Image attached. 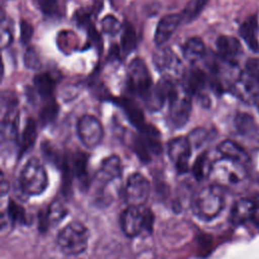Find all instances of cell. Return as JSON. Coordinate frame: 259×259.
<instances>
[{
  "instance_id": "cell-21",
  "label": "cell",
  "mask_w": 259,
  "mask_h": 259,
  "mask_svg": "<svg viewBox=\"0 0 259 259\" xmlns=\"http://www.w3.org/2000/svg\"><path fill=\"white\" fill-rule=\"evenodd\" d=\"M183 57L189 63H195L200 60L205 54V48L203 41L196 36L190 37L186 40L182 49Z\"/></svg>"
},
{
  "instance_id": "cell-40",
  "label": "cell",
  "mask_w": 259,
  "mask_h": 259,
  "mask_svg": "<svg viewBox=\"0 0 259 259\" xmlns=\"http://www.w3.org/2000/svg\"><path fill=\"white\" fill-rule=\"evenodd\" d=\"M254 221H255V223H256V225L258 226V228H259V209L257 210V212H256V214H255V217H254V219H253Z\"/></svg>"
},
{
  "instance_id": "cell-41",
  "label": "cell",
  "mask_w": 259,
  "mask_h": 259,
  "mask_svg": "<svg viewBox=\"0 0 259 259\" xmlns=\"http://www.w3.org/2000/svg\"><path fill=\"white\" fill-rule=\"evenodd\" d=\"M256 104H257V105H258V108H259V100H258V101H257V102H256Z\"/></svg>"
},
{
  "instance_id": "cell-17",
  "label": "cell",
  "mask_w": 259,
  "mask_h": 259,
  "mask_svg": "<svg viewBox=\"0 0 259 259\" xmlns=\"http://www.w3.org/2000/svg\"><path fill=\"white\" fill-rule=\"evenodd\" d=\"M122 173V166L121 161L118 156L112 155L106 158L97 173V179L103 184H108L118 180Z\"/></svg>"
},
{
  "instance_id": "cell-10",
  "label": "cell",
  "mask_w": 259,
  "mask_h": 259,
  "mask_svg": "<svg viewBox=\"0 0 259 259\" xmlns=\"http://www.w3.org/2000/svg\"><path fill=\"white\" fill-rule=\"evenodd\" d=\"M77 131L81 142L88 149L98 146L103 138L102 125L93 115L82 116L78 121Z\"/></svg>"
},
{
  "instance_id": "cell-2",
  "label": "cell",
  "mask_w": 259,
  "mask_h": 259,
  "mask_svg": "<svg viewBox=\"0 0 259 259\" xmlns=\"http://www.w3.org/2000/svg\"><path fill=\"white\" fill-rule=\"evenodd\" d=\"M89 232L80 222H71L66 225L57 236V243L61 251L68 256L80 255L88 247Z\"/></svg>"
},
{
  "instance_id": "cell-16",
  "label": "cell",
  "mask_w": 259,
  "mask_h": 259,
  "mask_svg": "<svg viewBox=\"0 0 259 259\" xmlns=\"http://www.w3.org/2000/svg\"><path fill=\"white\" fill-rule=\"evenodd\" d=\"M153 59L158 70L165 73L164 76L172 77L173 74H178L181 63L171 50L162 49L154 55Z\"/></svg>"
},
{
  "instance_id": "cell-18",
  "label": "cell",
  "mask_w": 259,
  "mask_h": 259,
  "mask_svg": "<svg viewBox=\"0 0 259 259\" xmlns=\"http://www.w3.org/2000/svg\"><path fill=\"white\" fill-rule=\"evenodd\" d=\"M218 150L225 158L240 162L242 164H245L250 160V157L248 156L244 148L231 140L223 141L218 146Z\"/></svg>"
},
{
  "instance_id": "cell-15",
  "label": "cell",
  "mask_w": 259,
  "mask_h": 259,
  "mask_svg": "<svg viewBox=\"0 0 259 259\" xmlns=\"http://www.w3.org/2000/svg\"><path fill=\"white\" fill-rule=\"evenodd\" d=\"M215 44L220 58L229 64L235 63L242 53L241 44L234 36L221 35Z\"/></svg>"
},
{
  "instance_id": "cell-1",
  "label": "cell",
  "mask_w": 259,
  "mask_h": 259,
  "mask_svg": "<svg viewBox=\"0 0 259 259\" xmlns=\"http://www.w3.org/2000/svg\"><path fill=\"white\" fill-rule=\"evenodd\" d=\"M225 206V196L219 185H208L199 189L192 197L193 213L202 220H212Z\"/></svg>"
},
{
  "instance_id": "cell-4",
  "label": "cell",
  "mask_w": 259,
  "mask_h": 259,
  "mask_svg": "<svg viewBox=\"0 0 259 259\" xmlns=\"http://www.w3.org/2000/svg\"><path fill=\"white\" fill-rule=\"evenodd\" d=\"M154 214L150 208L128 205L120 215V227L126 237L135 238L143 232L153 229Z\"/></svg>"
},
{
  "instance_id": "cell-22",
  "label": "cell",
  "mask_w": 259,
  "mask_h": 259,
  "mask_svg": "<svg viewBox=\"0 0 259 259\" xmlns=\"http://www.w3.org/2000/svg\"><path fill=\"white\" fill-rule=\"evenodd\" d=\"M33 83H34L37 93L42 98H46V99L52 98L56 82L50 74L40 73V74L35 75V77L33 79Z\"/></svg>"
},
{
  "instance_id": "cell-8",
  "label": "cell",
  "mask_w": 259,
  "mask_h": 259,
  "mask_svg": "<svg viewBox=\"0 0 259 259\" xmlns=\"http://www.w3.org/2000/svg\"><path fill=\"white\" fill-rule=\"evenodd\" d=\"M127 77L131 89L141 96H144L153 87L148 67L141 58H136L130 63Z\"/></svg>"
},
{
  "instance_id": "cell-39",
  "label": "cell",
  "mask_w": 259,
  "mask_h": 259,
  "mask_svg": "<svg viewBox=\"0 0 259 259\" xmlns=\"http://www.w3.org/2000/svg\"><path fill=\"white\" fill-rule=\"evenodd\" d=\"M9 186H8V183L5 181V179L2 177V180H1V194L4 195L5 192L8 190Z\"/></svg>"
},
{
  "instance_id": "cell-7",
  "label": "cell",
  "mask_w": 259,
  "mask_h": 259,
  "mask_svg": "<svg viewBox=\"0 0 259 259\" xmlns=\"http://www.w3.org/2000/svg\"><path fill=\"white\" fill-rule=\"evenodd\" d=\"M150 191L149 180L141 173H134L127 178L123 189V197L128 205L143 206L150 196Z\"/></svg>"
},
{
  "instance_id": "cell-5",
  "label": "cell",
  "mask_w": 259,
  "mask_h": 259,
  "mask_svg": "<svg viewBox=\"0 0 259 259\" xmlns=\"http://www.w3.org/2000/svg\"><path fill=\"white\" fill-rule=\"evenodd\" d=\"M19 183L22 191L28 195H37L46 190L49 183L48 174L36 158L26 162L20 173Z\"/></svg>"
},
{
  "instance_id": "cell-6",
  "label": "cell",
  "mask_w": 259,
  "mask_h": 259,
  "mask_svg": "<svg viewBox=\"0 0 259 259\" xmlns=\"http://www.w3.org/2000/svg\"><path fill=\"white\" fill-rule=\"evenodd\" d=\"M247 175L244 164L222 158L211 164L209 176L219 185H231L241 182Z\"/></svg>"
},
{
  "instance_id": "cell-14",
  "label": "cell",
  "mask_w": 259,
  "mask_h": 259,
  "mask_svg": "<svg viewBox=\"0 0 259 259\" xmlns=\"http://www.w3.org/2000/svg\"><path fill=\"white\" fill-rule=\"evenodd\" d=\"M182 21L180 14L172 13L163 16L156 28L155 32V42L157 46L164 45L175 32L177 27Z\"/></svg>"
},
{
  "instance_id": "cell-33",
  "label": "cell",
  "mask_w": 259,
  "mask_h": 259,
  "mask_svg": "<svg viewBox=\"0 0 259 259\" xmlns=\"http://www.w3.org/2000/svg\"><path fill=\"white\" fill-rule=\"evenodd\" d=\"M23 61H24V65L31 70H37L41 65L38 54L34 48H28L25 51L23 56Z\"/></svg>"
},
{
  "instance_id": "cell-19",
  "label": "cell",
  "mask_w": 259,
  "mask_h": 259,
  "mask_svg": "<svg viewBox=\"0 0 259 259\" xmlns=\"http://www.w3.org/2000/svg\"><path fill=\"white\" fill-rule=\"evenodd\" d=\"M241 37L248 45V47L253 51H258L259 44L257 38L258 33V23L256 16H251L247 18L241 25L239 29Z\"/></svg>"
},
{
  "instance_id": "cell-32",
  "label": "cell",
  "mask_w": 259,
  "mask_h": 259,
  "mask_svg": "<svg viewBox=\"0 0 259 259\" xmlns=\"http://www.w3.org/2000/svg\"><path fill=\"white\" fill-rule=\"evenodd\" d=\"M86 164H87V157L83 153H77L73 156L72 165L74 173L81 179L86 175Z\"/></svg>"
},
{
  "instance_id": "cell-29",
  "label": "cell",
  "mask_w": 259,
  "mask_h": 259,
  "mask_svg": "<svg viewBox=\"0 0 259 259\" xmlns=\"http://www.w3.org/2000/svg\"><path fill=\"white\" fill-rule=\"evenodd\" d=\"M68 210L66 206L60 201H54L48 209L47 222L51 225H56L60 223L67 214Z\"/></svg>"
},
{
  "instance_id": "cell-13",
  "label": "cell",
  "mask_w": 259,
  "mask_h": 259,
  "mask_svg": "<svg viewBox=\"0 0 259 259\" xmlns=\"http://www.w3.org/2000/svg\"><path fill=\"white\" fill-rule=\"evenodd\" d=\"M208 78L206 74L198 69L192 68L188 71L184 72L183 80H182V88L191 96V95H198L199 98L205 96L203 90L205 89L206 85L208 84Z\"/></svg>"
},
{
  "instance_id": "cell-12",
  "label": "cell",
  "mask_w": 259,
  "mask_h": 259,
  "mask_svg": "<svg viewBox=\"0 0 259 259\" xmlns=\"http://www.w3.org/2000/svg\"><path fill=\"white\" fill-rule=\"evenodd\" d=\"M259 209V195L251 198H241L235 202L230 213V221L233 225H242L253 220Z\"/></svg>"
},
{
  "instance_id": "cell-28",
  "label": "cell",
  "mask_w": 259,
  "mask_h": 259,
  "mask_svg": "<svg viewBox=\"0 0 259 259\" xmlns=\"http://www.w3.org/2000/svg\"><path fill=\"white\" fill-rule=\"evenodd\" d=\"M210 168H211V164L208 161L207 154L203 153V154L199 155L197 157V159L195 160V162L193 164L192 172L197 180H201L205 176H207V175L209 176Z\"/></svg>"
},
{
  "instance_id": "cell-38",
  "label": "cell",
  "mask_w": 259,
  "mask_h": 259,
  "mask_svg": "<svg viewBox=\"0 0 259 259\" xmlns=\"http://www.w3.org/2000/svg\"><path fill=\"white\" fill-rule=\"evenodd\" d=\"M12 40V35H11V32L8 28H4L2 26V31H1V47L4 49L6 48L7 46L10 45Z\"/></svg>"
},
{
  "instance_id": "cell-24",
  "label": "cell",
  "mask_w": 259,
  "mask_h": 259,
  "mask_svg": "<svg viewBox=\"0 0 259 259\" xmlns=\"http://www.w3.org/2000/svg\"><path fill=\"white\" fill-rule=\"evenodd\" d=\"M36 122L33 118L29 117L26 120L25 127L23 130L21 144H20V154L26 153L35 143L36 140Z\"/></svg>"
},
{
  "instance_id": "cell-31",
  "label": "cell",
  "mask_w": 259,
  "mask_h": 259,
  "mask_svg": "<svg viewBox=\"0 0 259 259\" xmlns=\"http://www.w3.org/2000/svg\"><path fill=\"white\" fill-rule=\"evenodd\" d=\"M102 30L109 35H114L118 33L121 29V24L119 20L113 15H106L101 21Z\"/></svg>"
},
{
  "instance_id": "cell-34",
  "label": "cell",
  "mask_w": 259,
  "mask_h": 259,
  "mask_svg": "<svg viewBox=\"0 0 259 259\" xmlns=\"http://www.w3.org/2000/svg\"><path fill=\"white\" fill-rule=\"evenodd\" d=\"M39 9L48 16H56L59 14V6L57 0H36Z\"/></svg>"
},
{
  "instance_id": "cell-3",
  "label": "cell",
  "mask_w": 259,
  "mask_h": 259,
  "mask_svg": "<svg viewBox=\"0 0 259 259\" xmlns=\"http://www.w3.org/2000/svg\"><path fill=\"white\" fill-rule=\"evenodd\" d=\"M235 94L245 102L259 100V60L250 59L233 84Z\"/></svg>"
},
{
  "instance_id": "cell-36",
  "label": "cell",
  "mask_w": 259,
  "mask_h": 259,
  "mask_svg": "<svg viewBox=\"0 0 259 259\" xmlns=\"http://www.w3.org/2000/svg\"><path fill=\"white\" fill-rule=\"evenodd\" d=\"M33 28L30 23H28L26 20L20 21V40L22 44H27L32 36Z\"/></svg>"
},
{
  "instance_id": "cell-20",
  "label": "cell",
  "mask_w": 259,
  "mask_h": 259,
  "mask_svg": "<svg viewBox=\"0 0 259 259\" xmlns=\"http://www.w3.org/2000/svg\"><path fill=\"white\" fill-rule=\"evenodd\" d=\"M117 103L122 107L128 120L134 126H136L140 132L145 128V126L148 123L145 121L143 111L132 100H128L126 98H121L117 100Z\"/></svg>"
},
{
  "instance_id": "cell-37",
  "label": "cell",
  "mask_w": 259,
  "mask_h": 259,
  "mask_svg": "<svg viewBox=\"0 0 259 259\" xmlns=\"http://www.w3.org/2000/svg\"><path fill=\"white\" fill-rule=\"evenodd\" d=\"M249 163L251 165V169L253 171V174L257 181L259 182V150L255 151L252 156L250 157Z\"/></svg>"
},
{
  "instance_id": "cell-25",
  "label": "cell",
  "mask_w": 259,
  "mask_h": 259,
  "mask_svg": "<svg viewBox=\"0 0 259 259\" xmlns=\"http://www.w3.org/2000/svg\"><path fill=\"white\" fill-rule=\"evenodd\" d=\"M137 33L131 23L125 22L121 36V52L124 55L131 54L137 47Z\"/></svg>"
},
{
  "instance_id": "cell-23",
  "label": "cell",
  "mask_w": 259,
  "mask_h": 259,
  "mask_svg": "<svg viewBox=\"0 0 259 259\" xmlns=\"http://www.w3.org/2000/svg\"><path fill=\"white\" fill-rule=\"evenodd\" d=\"M208 1L209 0H189L180 13L182 21L189 23L195 20L205 8Z\"/></svg>"
},
{
  "instance_id": "cell-11",
  "label": "cell",
  "mask_w": 259,
  "mask_h": 259,
  "mask_svg": "<svg viewBox=\"0 0 259 259\" xmlns=\"http://www.w3.org/2000/svg\"><path fill=\"white\" fill-rule=\"evenodd\" d=\"M191 147L188 138L185 137H178L169 142L168 155L179 173H184L188 170Z\"/></svg>"
},
{
  "instance_id": "cell-27",
  "label": "cell",
  "mask_w": 259,
  "mask_h": 259,
  "mask_svg": "<svg viewBox=\"0 0 259 259\" xmlns=\"http://www.w3.org/2000/svg\"><path fill=\"white\" fill-rule=\"evenodd\" d=\"M133 149L143 162H149L151 160V154L153 153L148 141L143 135L140 134L134 138Z\"/></svg>"
},
{
  "instance_id": "cell-9",
  "label": "cell",
  "mask_w": 259,
  "mask_h": 259,
  "mask_svg": "<svg viewBox=\"0 0 259 259\" xmlns=\"http://www.w3.org/2000/svg\"><path fill=\"white\" fill-rule=\"evenodd\" d=\"M169 115L176 127H182L189 119L191 112V96L183 89H178L169 100Z\"/></svg>"
},
{
  "instance_id": "cell-30",
  "label": "cell",
  "mask_w": 259,
  "mask_h": 259,
  "mask_svg": "<svg viewBox=\"0 0 259 259\" xmlns=\"http://www.w3.org/2000/svg\"><path fill=\"white\" fill-rule=\"evenodd\" d=\"M58 108H59L58 104L56 103V101L53 98L48 99L47 103L42 106V108L39 112V117H40L41 122L44 124H46V123L53 121L54 118L58 114Z\"/></svg>"
},
{
  "instance_id": "cell-35",
  "label": "cell",
  "mask_w": 259,
  "mask_h": 259,
  "mask_svg": "<svg viewBox=\"0 0 259 259\" xmlns=\"http://www.w3.org/2000/svg\"><path fill=\"white\" fill-rule=\"evenodd\" d=\"M206 136H207V132L204 128L198 127V128H195L194 131H192L190 133V135L188 137V140H189L191 146L199 147L205 141Z\"/></svg>"
},
{
  "instance_id": "cell-26",
  "label": "cell",
  "mask_w": 259,
  "mask_h": 259,
  "mask_svg": "<svg viewBox=\"0 0 259 259\" xmlns=\"http://www.w3.org/2000/svg\"><path fill=\"white\" fill-rule=\"evenodd\" d=\"M235 125L241 135H252L256 132V122L247 113H239L235 118Z\"/></svg>"
}]
</instances>
